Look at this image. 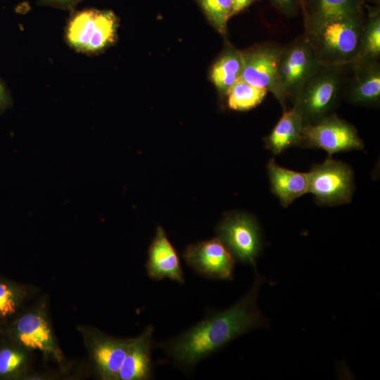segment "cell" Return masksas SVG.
I'll return each instance as SVG.
<instances>
[{"label": "cell", "mask_w": 380, "mask_h": 380, "mask_svg": "<svg viewBox=\"0 0 380 380\" xmlns=\"http://www.w3.org/2000/svg\"><path fill=\"white\" fill-rule=\"evenodd\" d=\"M264 279L257 275L253 287L229 308L209 314L188 330L158 344L178 367L190 370L204 358L234 338L255 329L266 327L267 320L257 305Z\"/></svg>", "instance_id": "obj_1"}, {"label": "cell", "mask_w": 380, "mask_h": 380, "mask_svg": "<svg viewBox=\"0 0 380 380\" xmlns=\"http://www.w3.org/2000/svg\"><path fill=\"white\" fill-rule=\"evenodd\" d=\"M364 21L360 11L304 34L322 63L347 65L358 58Z\"/></svg>", "instance_id": "obj_2"}, {"label": "cell", "mask_w": 380, "mask_h": 380, "mask_svg": "<svg viewBox=\"0 0 380 380\" xmlns=\"http://www.w3.org/2000/svg\"><path fill=\"white\" fill-rule=\"evenodd\" d=\"M346 66L322 63L306 82L292 103L304 125L332 114L343 87Z\"/></svg>", "instance_id": "obj_3"}, {"label": "cell", "mask_w": 380, "mask_h": 380, "mask_svg": "<svg viewBox=\"0 0 380 380\" xmlns=\"http://www.w3.org/2000/svg\"><path fill=\"white\" fill-rule=\"evenodd\" d=\"M307 173L308 193L319 205L335 206L350 202L355 184L353 172L348 164L329 156Z\"/></svg>", "instance_id": "obj_4"}, {"label": "cell", "mask_w": 380, "mask_h": 380, "mask_svg": "<svg viewBox=\"0 0 380 380\" xmlns=\"http://www.w3.org/2000/svg\"><path fill=\"white\" fill-rule=\"evenodd\" d=\"M322 63L317 58L305 34L282 46L279 61L280 84L292 103L302 88Z\"/></svg>", "instance_id": "obj_5"}, {"label": "cell", "mask_w": 380, "mask_h": 380, "mask_svg": "<svg viewBox=\"0 0 380 380\" xmlns=\"http://www.w3.org/2000/svg\"><path fill=\"white\" fill-rule=\"evenodd\" d=\"M281 48L276 43L264 42L242 51L243 66L241 78L253 86L270 91L284 111L288 108L279 75Z\"/></svg>", "instance_id": "obj_6"}, {"label": "cell", "mask_w": 380, "mask_h": 380, "mask_svg": "<svg viewBox=\"0 0 380 380\" xmlns=\"http://www.w3.org/2000/svg\"><path fill=\"white\" fill-rule=\"evenodd\" d=\"M364 142L356 128L334 114L324 117L314 124L304 125L299 146L321 148L331 155L362 150Z\"/></svg>", "instance_id": "obj_7"}, {"label": "cell", "mask_w": 380, "mask_h": 380, "mask_svg": "<svg viewBox=\"0 0 380 380\" xmlns=\"http://www.w3.org/2000/svg\"><path fill=\"white\" fill-rule=\"evenodd\" d=\"M217 238L235 260L252 265L262 248V239L256 220L250 215L236 212L227 215L217 228Z\"/></svg>", "instance_id": "obj_8"}, {"label": "cell", "mask_w": 380, "mask_h": 380, "mask_svg": "<svg viewBox=\"0 0 380 380\" xmlns=\"http://www.w3.org/2000/svg\"><path fill=\"white\" fill-rule=\"evenodd\" d=\"M182 257L201 275L214 279H233L236 260L217 237L187 246Z\"/></svg>", "instance_id": "obj_9"}, {"label": "cell", "mask_w": 380, "mask_h": 380, "mask_svg": "<svg viewBox=\"0 0 380 380\" xmlns=\"http://www.w3.org/2000/svg\"><path fill=\"white\" fill-rule=\"evenodd\" d=\"M82 334L101 379L117 380L131 338H113L94 329H82Z\"/></svg>", "instance_id": "obj_10"}, {"label": "cell", "mask_w": 380, "mask_h": 380, "mask_svg": "<svg viewBox=\"0 0 380 380\" xmlns=\"http://www.w3.org/2000/svg\"><path fill=\"white\" fill-rule=\"evenodd\" d=\"M12 335L23 348L37 350L61 361L58 348L46 316L42 310L28 312L19 317L13 326Z\"/></svg>", "instance_id": "obj_11"}, {"label": "cell", "mask_w": 380, "mask_h": 380, "mask_svg": "<svg viewBox=\"0 0 380 380\" xmlns=\"http://www.w3.org/2000/svg\"><path fill=\"white\" fill-rule=\"evenodd\" d=\"M353 75L346 87L348 101L353 104L372 106L380 101L379 61L357 59L351 64Z\"/></svg>", "instance_id": "obj_12"}, {"label": "cell", "mask_w": 380, "mask_h": 380, "mask_svg": "<svg viewBox=\"0 0 380 380\" xmlns=\"http://www.w3.org/2000/svg\"><path fill=\"white\" fill-rule=\"evenodd\" d=\"M146 268L152 279L168 278L179 284L185 281L178 254L160 226L149 246Z\"/></svg>", "instance_id": "obj_13"}, {"label": "cell", "mask_w": 380, "mask_h": 380, "mask_svg": "<svg viewBox=\"0 0 380 380\" xmlns=\"http://www.w3.org/2000/svg\"><path fill=\"white\" fill-rule=\"evenodd\" d=\"M152 326L138 337L131 338L127 353L119 370L117 380H146L153 376L151 351Z\"/></svg>", "instance_id": "obj_14"}, {"label": "cell", "mask_w": 380, "mask_h": 380, "mask_svg": "<svg viewBox=\"0 0 380 380\" xmlns=\"http://www.w3.org/2000/svg\"><path fill=\"white\" fill-rule=\"evenodd\" d=\"M364 0H305V33L321 27L325 24L360 11Z\"/></svg>", "instance_id": "obj_15"}, {"label": "cell", "mask_w": 380, "mask_h": 380, "mask_svg": "<svg viewBox=\"0 0 380 380\" xmlns=\"http://www.w3.org/2000/svg\"><path fill=\"white\" fill-rule=\"evenodd\" d=\"M271 191L281 205L288 207L296 198L308 193L307 172H300L279 165L274 158L267 165Z\"/></svg>", "instance_id": "obj_16"}, {"label": "cell", "mask_w": 380, "mask_h": 380, "mask_svg": "<svg viewBox=\"0 0 380 380\" xmlns=\"http://www.w3.org/2000/svg\"><path fill=\"white\" fill-rule=\"evenodd\" d=\"M303 125L300 114L294 108L284 110L271 132L264 138L265 148L277 156L286 148L299 146Z\"/></svg>", "instance_id": "obj_17"}, {"label": "cell", "mask_w": 380, "mask_h": 380, "mask_svg": "<svg viewBox=\"0 0 380 380\" xmlns=\"http://www.w3.org/2000/svg\"><path fill=\"white\" fill-rule=\"evenodd\" d=\"M243 66L242 51L228 45L214 63L210 79L220 96L225 97L229 89L241 78Z\"/></svg>", "instance_id": "obj_18"}, {"label": "cell", "mask_w": 380, "mask_h": 380, "mask_svg": "<svg viewBox=\"0 0 380 380\" xmlns=\"http://www.w3.org/2000/svg\"><path fill=\"white\" fill-rule=\"evenodd\" d=\"M366 6L367 17L362 27L357 59L379 61L380 9L379 6Z\"/></svg>", "instance_id": "obj_19"}, {"label": "cell", "mask_w": 380, "mask_h": 380, "mask_svg": "<svg viewBox=\"0 0 380 380\" xmlns=\"http://www.w3.org/2000/svg\"><path fill=\"white\" fill-rule=\"evenodd\" d=\"M268 91L253 86L239 78L229 89L227 104L229 109L237 111L249 110L258 106Z\"/></svg>", "instance_id": "obj_20"}, {"label": "cell", "mask_w": 380, "mask_h": 380, "mask_svg": "<svg viewBox=\"0 0 380 380\" xmlns=\"http://www.w3.org/2000/svg\"><path fill=\"white\" fill-rule=\"evenodd\" d=\"M98 10L89 9L76 13L67 29V39L72 46L84 51L94 32Z\"/></svg>", "instance_id": "obj_21"}, {"label": "cell", "mask_w": 380, "mask_h": 380, "mask_svg": "<svg viewBox=\"0 0 380 380\" xmlns=\"http://www.w3.org/2000/svg\"><path fill=\"white\" fill-rule=\"evenodd\" d=\"M118 20L110 11H98L94 32L85 52H97L111 44L116 37Z\"/></svg>", "instance_id": "obj_22"}, {"label": "cell", "mask_w": 380, "mask_h": 380, "mask_svg": "<svg viewBox=\"0 0 380 380\" xmlns=\"http://www.w3.org/2000/svg\"><path fill=\"white\" fill-rule=\"evenodd\" d=\"M211 25L222 36L226 35L232 0H196Z\"/></svg>", "instance_id": "obj_23"}, {"label": "cell", "mask_w": 380, "mask_h": 380, "mask_svg": "<svg viewBox=\"0 0 380 380\" xmlns=\"http://www.w3.org/2000/svg\"><path fill=\"white\" fill-rule=\"evenodd\" d=\"M25 296V288L0 280V319L15 313Z\"/></svg>", "instance_id": "obj_24"}, {"label": "cell", "mask_w": 380, "mask_h": 380, "mask_svg": "<svg viewBox=\"0 0 380 380\" xmlns=\"http://www.w3.org/2000/svg\"><path fill=\"white\" fill-rule=\"evenodd\" d=\"M26 362L25 353L15 348L0 350V376H8L18 372Z\"/></svg>", "instance_id": "obj_25"}, {"label": "cell", "mask_w": 380, "mask_h": 380, "mask_svg": "<svg viewBox=\"0 0 380 380\" xmlns=\"http://www.w3.org/2000/svg\"><path fill=\"white\" fill-rule=\"evenodd\" d=\"M278 10L286 16H293L300 7L298 0H269Z\"/></svg>", "instance_id": "obj_26"}, {"label": "cell", "mask_w": 380, "mask_h": 380, "mask_svg": "<svg viewBox=\"0 0 380 380\" xmlns=\"http://www.w3.org/2000/svg\"><path fill=\"white\" fill-rule=\"evenodd\" d=\"M11 104V99L10 94L0 80V113L7 109Z\"/></svg>", "instance_id": "obj_27"}, {"label": "cell", "mask_w": 380, "mask_h": 380, "mask_svg": "<svg viewBox=\"0 0 380 380\" xmlns=\"http://www.w3.org/2000/svg\"><path fill=\"white\" fill-rule=\"evenodd\" d=\"M255 1L256 0H232L230 17L239 13Z\"/></svg>", "instance_id": "obj_28"}, {"label": "cell", "mask_w": 380, "mask_h": 380, "mask_svg": "<svg viewBox=\"0 0 380 380\" xmlns=\"http://www.w3.org/2000/svg\"><path fill=\"white\" fill-rule=\"evenodd\" d=\"M50 1L59 2V3H69V2L74 1L75 0H50Z\"/></svg>", "instance_id": "obj_29"}, {"label": "cell", "mask_w": 380, "mask_h": 380, "mask_svg": "<svg viewBox=\"0 0 380 380\" xmlns=\"http://www.w3.org/2000/svg\"><path fill=\"white\" fill-rule=\"evenodd\" d=\"M365 0H364V3H365ZM367 1H368L370 3H372V4H375V6H377V5L379 6V2H380V0H367Z\"/></svg>", "instance_id": "obj_30"}, {"label": "cell", "mask_w": 380, "mask_h": 380, "mask_svg": "<svg viewBox=\"0 0 380 380\" xmlns=\"http://www.w3.org/2000/svg\"><path fill=\"white\" fill-rule=\"evenodd\" d=\"M298 1H299V4H300V8H302L303 6L305 0H298Z\"/></svg>", "instance_id": "obj_31"}]
</instances>
